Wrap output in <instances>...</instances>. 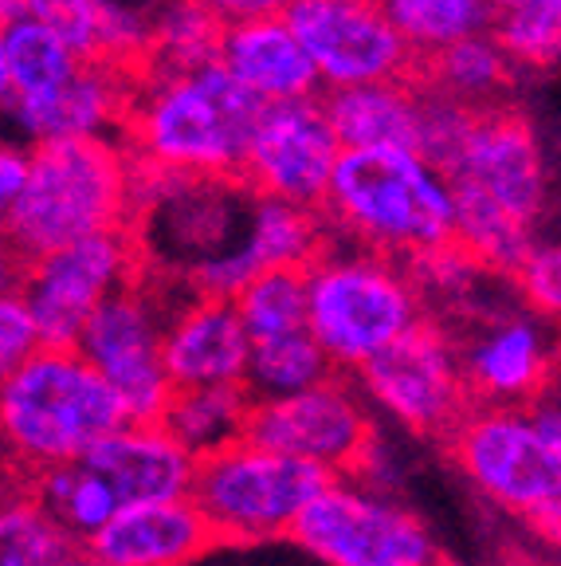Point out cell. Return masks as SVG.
<instances>
[{
    "mask_svg": "<svg viewBox=\"0 0 561 566\" xmlns=\"http://www.w3.org/2000/svg\"><path fill=\"white\" fill-rule=\"evenodd\" d=\"M264 106L220 60L189 71H154V80L130 95L126 130L149 169L240 177Z\"/></svg>",
    "mask_w": 561,
    "mask_h": 566,
    "instance_id": "cell-1",
    "label": "cell"
},
{
    "mask_svg": "<svg viewBox=\"0 0 561 566\" xmlns=\"http://www.w3.org/2000/svg\"><path fill=\"white\" fill-rule=\"evenodd\" d=\"M123 424V398L75 346H40L0 381V437L28 480L83 460Z\"/></svg>",
    "mask_w": 561,
    "mask_h": 566,
    "instance_id": "cell-2",
    "label": "cell"
},
{
    "mask_svg": "<svg viewBox=\"0 0 561 566\" xmlns=\"http://www.w3.org/2000/svg\"><path fill=\"white\" fill-rule=\"evenodd\" d=\"M326 221L396 264L456 244L447 177L413 150H346L326 193Z\"/></svg>",
    "mask_w": 561,
    "mask_h": 566,
    "instance_id": "cell-3",
    "label": "cell"
},
{
    "mask_svg": "<svg viewBox=\"0 0 561 566\" xmlns=\"http://www.w3.org/2000/svg\"><path fill=\"white\" fill-rule=\"evenodd\" d=\"M130 209L134 177L126 154L110 138L40 142L4 240L32 264L75 240L118 232Z\"/></svg>",
    "mask_w": 561,
    "mask_h": 566,
    "instance_id": "cell-4",
    "label": "cell"
},
{
    "mask_svg": "<svg viewBox=\"0 0 561 566\" xmlns=\"http://www.w3.org/2000/svg\"><path fill=\"white\" fill-rule=\"evenodd\" d=\"M421 318V287L396 260L326 244L307 268V331L334 370H366Z\"/></svg>",
    "mask_w": 561,
    "mask_h": 566,
    "instance_id": "cell-5",
    "label": "cell"
},
{
    "mask_svg": "<svg viewBox=\"0 0 561 566\" xmlns=\"http://www.w3.org/2000/svg\"><path fill=\"white\" fill-rule=\"evenodd\" d=\"M330 480L318 464L283 457L244 437L197 460L193 504L209 520L216 543L290 539L295 523Z\"/></svg>",
    "mask_w": 561,
    "mask_h": 566,
    "instance_id": "cell-6",
    "label": "cell"
},
{
    "mask_svg": "<svg viewBox=\"0 0 561 566\" xmlns=\"http://www.w3.org/2000/svg\"><path fill=\"white\" fill-rule=\"evenodd\" d=\"M290 539L322 566H447L413 507L366 480L334 476L295 523Z\"/></svg>",
    "mask_w": 561,
    "mask_h": 566,
    "instance_id": "cell-7",
    "label": "cell"
},
{
    "mask_svg": "<svg viewBox=\"0 0 561 566\" xmlns=\"http://www.w3.org/2000/svg\"><path fill=\"white\" fill-rule=\"evenodd\" d=\"M447 452L475 492L522 523L561 504V457L542 441L527 406H472L447 433Z\"/></svg>",
    "mask_w": 561,
    "mask_h": 566,
    "instance_id": "cell-8",
    "label": "cell"
},
{
    "mask_svg": "<svg viewBox=\"0 0 561 566\" xmlns=\"http://www.w3.org/2000/svg\"><path fill=\"white\" fill-rule=\"evenodd\" d=\"M358 389L369 406L421 437H447L475 401L464 354L432 318H421L401 343L358 370Z\"/></svg>",
    "mask_w": 561,
    "mask_h": 566,
    "instance_id": "cell-9",
    "label": "cell"
},
{
    "mask_svg": "<svg viewBox=\"0 0 561 566\" xmlns=\"http://www.w3.org/2000/svg\"><path fill=\"white\" fill-rule=\"evenodd\" d=\"M134 280H138V244L130 232L118 229L75 240L24 264L17 292L32 311L40 343L71 350L80 346L91 315L106 300L126 292Z\"/></svg>",
    "mask_w": 561,
    "mask_h": 566,
    "instance_id": "cell-10",
    "label": "cell"
},
{
    "mask_svg": "<svg viewBox=\"0 0 561 566\" xmlns=\"http://www.w3.org/2000/svg\"><path fill=\"white\" fill-rule=\"evenodd\" d=\"M161 181L166 186L154 193L134 189V205H141V217H146V252H158L189 280L197 268L244 244L255 209V193L247 189V181L184 174H161Z\"/></svg>",
    "mask_w": 561,
    "mask_h": 566,
    "instance_id": "cell-11",
    "label": "cell"
},
{
    "mask_svg": "<svg viewBox=\"0 0 561 566\" xmlns=\"http://www.w3.org/2000/svg\"><path fill=\"white\" fill-rule=\"evenodd\" d=\"M247 441L318 464L330 476H361L378 449L369 401L338 378L295 398L252 401Z\"/></svg>",
    "mask_w": 561,
    "mask_h": 566,
    "instance_id": "cell-12",
    "label": "cell"
},
{
    "mask_svg": "<svg viewBox=\"0 0 561 566\" xmlns=\"http://www.w3.org/2000/svg\"><path fill=\"white\" fill-rule=\"evenodd\" d=\"M169 315L161 311L154 287L134 280L126 292L106 300L91 315L75 350L106 378V386L123 398L134 424H161L173 398V381L161 363V338Z\"/></svg>",
    "mask_w": 561,
    "mask_h": 566,
    "instance_id": "cell-13",
    "label": "cell"
},
{
    "mask_svg": "<svg viewBox=\"0 0 561 566\" xmlns=\"http://www.w3.org/2000/svg\"><path fill=\"white\" fill-rule=\"evenodd\" d=\"M283 17L334 91L396 83L416 67V52L378 0H290Z\"/></svg>",
    "mask_w": 561,
    "mask_h": 566,
    "instance_id": "cell-14",
    "label": "cell"
},
{
    "mask_svg": "<svg viewBox=\"0 0 561 566\" xmlns=\"http://www.w3.org/2000/svg\"><path fill=\"white\" fill-rule=\"evenodd\" d=\"M342 154L326 103L318 98L267 103L240 177L255 197H275L298 209H322Z\"/></svg>",
    "mask_w": 561,
    "mask_h": 566,
    "instance_id": "cell-15",
    "label": "cell"
},
{
    "mask_svg": "<svg viewBox=\"0 0 561 566\" xmlns=\"http://www.w3.org/2000/svg\"><path fill=\"white\" fill-rule=\"evenodd\" d=\"M447 186H464L483 193L487 201L534 229L546 205V169L542 150L530 123L507 106H483L475 111L464 146L444 169Z\"/></svg>",
    "mask_w": 561,
    "mask_h": 566,
    "instance_id": "cell-16",
    "label": "cell"
},
{
    "mask_svg": "<svg viewBox=\"0 0 561 566\" xmlns=\"http://www.w3.org/2000/svg\"><path fill=\"white\" fill-rule=\"evenodd\" d=\"M161 363L173 389H229L247 381L252 335L232 300L193 295L169 315Z\"/></svg>",
    "mask_w": 561,
    "mask_h": 566,
    "instance_id": "cell-17",
    "label": "cell"
},
{
    "mask_svg": "<svg viewBox=\"0 0 561 566\" xmlns=\"http://www.w3.org/2000/svg\"><path fill=\"white\" fill-rule=\"evenodd\" d=\"M123 507L193 500L197 457L169 437L166 424H123L83 457Z\"/></svg>",
    "mask_w": 561,
    "mask_h": 566,
    "instance_id": "cell-18",
    "label": "cell"
},
{
    "mask_svg": "<svg viewBox=\"0 0 561 566\" xmlns=\"http://www.w3.org/2000/svg\"><path fill=\"white\" fill-rule=\"evenodd\" d=\"M216 547L193 500L123 507L87 543L91 566H189Z\"/></svg>",
    "mask_w": 561,
    "mask_h": 566,
    "instance_id": "cell-19",
    "label": "cell"
},
{
    "mask_svg": "<svg viewBox=\"0 0 561 566\" xmlns=\"http://www.w3.org/2000/svg\"><path fill=\"white\" fill-rule=\"evenodd\" d=\"M220 63L264 103L315 98V87L322 83L287 17H264L224 28Z\"/></svg>",
    "mask_w": 561,
    "mask_h": 566,
    "instance_id": "cell-20",
    "label": "cell"
},
{
    "mask_svg": "<svg viewBox=\"0 0 561 566\" xmlns=\"http://www.w3.org/2000/svg\"><path fill=\"white\" fill-rule=\"evenodd\" d=\"M464 374L479 406H530L550 381V354L527 318H502L464 346Z\"/></svg>",
    "mask_w": 561,
    "mask_h": 566,
    "instance_id": "cell-21",
    "label": "cell"
},
{
    "mask_svg": "<svg viewBox=\"0 0 561 566\" xmlns=\"http://www.w3.org/2000/svg\"><path fill=\"white\" fill-rule=\"evenodd\" d=\"M17 123L24 134L40 142H67V138H106V126L126 118L130 98L123 95V80L106 63H83L80 75L44 98H17L12 103Z\"/></svg>",
    "mask_w": 561,
    "mask_h": 566,
    "instance_id": "cell-22",
    "label": "cell"
},
{
    "mask_svg": "<svg viewBox=\"0 0 561 566\" xmlns=\"http://www.w3.org/2000/svg\"><path fill=\"white\" fill-rule=\"evenodd\" d=\"M326 115L342 150L421 154V87H413L409 80L334 91L326 98Z\"/></svg>",
    "mask_w": 561,
    "mask_h": 566,
    "instance_id": "cell-23",
    "label": "cell"
},
{
    "mask_svg": "<svg viewBox=\"0 0 561 566\" xmlns=\"http://www.w3.org/2000/svg\"><path fill=\"white\" fill-rule=\"evenodd\" d=\"M326 248V229L315 217V209H298V205L275 201V197H255L252 224L240 244L244 260L255 275L295 268L307 272Z\"/></svg>",
    "mask_w": 561,
    "mask_h": 566,
    "instance_id": "cell-24",
    "label": "cell"
},
{
    "mask_svg": "<svg viewBox=\"0 0 561 566\" xmlns=\"http://www.w3.org/2000/svg\"><path fill=\"white\" fill-rule=\"evenodd\" d=\"M247 413H252V394L244 386L229 389H173L161 424L177 444L193 452L197 460L247 437Z\"/></svg>",
    "mask_w": 561,
    "mask_h": 566,
    "instance_id": "cell-25",
    "label": "cell"
},
{
    "mask_svg": "<svg viewBox=\"0 0 561 566\" xmlns=\"http://www.w3.org/2000/svg\"><path fill=\"white\" fill-rule=\"evenodd\" d=\"M0 566H91V558L24 484V492L0 488Z\"/></svg>",
    "mask_w": 561,
    "mask_h": 566,
    "instance_id": "cell-26",
    "label": "cell"
},
{
    "mask_svg": "<svg viewBox=\"0 0 561 566\" xmlns=\"http://www.w3.org/2000/svg\"><path fill=\"white\" fill-rule=\"evenodd\" d=\"M334 378V363L315 343L310 331H290V335L260 338L252 343V363H247L244 389L252 401L295 398L303 389H315Z\"/></svg>",
    "mask_w": 561,
    "mask_h": 566,
    "instance_id": "cell-27",
    "label": "cell"
},
{
    "mask_svg": "<svg viewBox=\"0 0 561 566\" xmlns=\"http://www.w3.org/2000/svg\"><path fill=\"white\" fill-rule=\"evenodd\" d=\"M28 492H32L35 500H40V507H44L63 531H71L83 547L123 512L118 495L110 492L106 480H98L83 460L32 476L28 480Z\"/></svg>",
    "mask_w": 561,
    "mask_h": 566,
    "instance_id": "cell-28",
    "label": "cell"
},
{
    "mask_svg": "<svg viewBox=\"0 0 561 566\" xmlns=\"http://www.w3.org/2000/svg\"><path fill=\"white\" fill-rule=\"evenodd\" d=\"M4 32V60H9V80H12V103L17 98H44L67 87L80 75L83 60L63 44L60 35H52L44 24H35L28 17H17L9 24H0Z\"/></svg>",
    "mask_w": 561,
    "mask_h": 566,
    "instance_id": "cell-29",
    "label": "cell"
},
{
    "mask_svg": "<svg viewBox=\"0 0 561 566\" xmlns=\"http://www.w3.org/2000/svg\"><path fill=\"white\" fill-rule=\"evenodd\" d=\"M424 75H428L432 91L483 111V106H495L491 98L499 95V87L507 83L510 55L502 52L495 35H487V32L467 35L459 44L428 55V60H424Z\"/></svg>",
    "mask_w": 561,
    "mask_h": 566,
    "instance_id": "cell-30",
    "label": "cell"
},
{
    "mask_svg": "<svg viewBox=\"0 0 561 566\" xmlns=\"http://www.w3.org/2000/svg\"><path fill=\"white\" fill-rule=\"evenodd\" d=\"M381 12L413 48L416 60L444 52L467 35H483L495 12L483 0H378Z\"/></svg>",
    "mask_w": 561,
    "mask_h": 566,
    "instance_id": "cell-31",
    "label": "cell"
},
{
    "mask_svg": "<svg viewBox=\"0 0 561 566\" xmlns=\"http://www.w3.org/2000/svg\"><path fill=\"white\" fill-rule=\"evenodd\" d=\"M232 303H236L252 343L307 331V272L279 268V272L255 275Z\"/></svg>",
    "mask_w": 561,
    "mask_h": 566,
    "instance_id": "cell-32",
    "label": "cell"
},
{
    "mask_svg": "<svg viewBox=\"0 0 561 566\" xmlns=\"http://www.w3.org/2000/svg\"><path fill=\"white\" fill-rule=\"evenodd\" d=\"M224 24L197 9L193 0H173L154 28H149V55L158 60V71H189L220 60Z\"/></svg>",
    "mask_w": 561,
    "mask_h": 566,
    "instance_id": "cell-33",
    "label": "cell"
},
{
    "mask_svg": "<svg viewBox=\"0 0 561 566\" xmlns=\"http://www.w3.org/2000/svg\"><path fill=\"white\" fill-rule=\"evenodd\" d=\"M20 17L60 35L83 63H103L106 0H17Z\"/></svg>",
    "mask_w": 561,
    "mask_h": 566,
    "instance_id": "cell-34",
    "label": "cell"
},
{
    "mask_svg": "<svg viewBox=\"0 0 561 566\" xmlns=\"http://www.w3.org/2000/svg\"><path fill=\"white\" fill-rule=\"evenodd\" d=\"M561 0H534L515 12H502L495 40L518 63H558Z\"/></svg>",
    "mask_w": 561,
    "mask_h": 566,
    "instance_id": "cell-35",
    "label": "cell"
},
{
    "mask_svg": "<svg viewBox=\"0 0 561 566\" xmlns=\"http://www.w3.org/2000/svg\"><path fill=\"white\" fill-rule=\"evenodd\" d=\"M518 292L542 318L561 323V244L530 248V256L515 272Z\"/></svg>",
    "mask_w": 561,
    "mask_h": 566,
    "instance_id": "cell-36",
    "label": "cell"
},
{
    "mask_svg": "<svg viewBox=\"0 0 561 566\" xmlns=\"http://www.w3.org/2000/svg\"><path fill=\"white\" fill-rule=\"evenodd\" d=\"M28 166H32V150H20L12 142H0V237L9 232L12 209H17L20 193L28 186Z\"/></svg>",
    "mask_w": 561,
    "mask_h": 566,
    "instance_id": "cell-37",
    "label": "cell"
},
{
    "mask_svg": "<svg viewBox=\"0 0 561 566\" xmlns=\"http://www.w3.org/2000/svg\"><path fill=\"white\" fill-rule=\"evenodd\" d=\"M193 4L209 12V17H216L224 28H232V24H247V20L283 17L290 0H193Z\"/></svg>",
    "mask_w": 561,
    "mask_h": 566,
    "instance_id": "cell-38",
    "label": "cell"
},
{
    "mask_svg": "<svg viewBox=\"0 0 561 566\" xmlns=\"http://www.w3.org/2000/svg\"><path fill=\"white\" fill-rule=\"evenodd\" d=\"M527 413H530V421H534L538 433H542V441L561 457V394L542 389V394L527 406Z\"/></svg>",
    "mask_w": 561,
    "mask_h": 566,
    "instance_id": "cell-39",
    "label": "cell"
},
{
    "mask_svg": "<svg viewBox=\"0 0 561 566\" xmlns=\"http://www.w3.org/2000/svg\"><path fill=\"white\" fill-rule=\"evenodd\" d=\"M20 275H24V260L17 256V248L0 237V300L12 295L20 287Z\"/></svg>",
    "mask_w": 561,
    "mask_h": 566,
    "instance_id": "cell-40",
    "label": "cell"
},
{
    "mask_svg": "<svg viewBox=\"0 0 561 566\" xmlns=\"http://www.w3.org/2000/svg\"><path fill=\"white\" fill-rule=\"evenodd\" d=\"M527 527L534 531V539L550 543V547H561V504H553V507H546V512L530 515Z\"/></svg>",
    "mask_w": 561,
    "mask_h": 566,
    "instance_id": "cell-41",
    "label": "cell"
},
{
    "mask_svg": "<svg viewBox=\"0 0 561 566\" xmlns=\"http://www.w3.org/2000/svg\"><path fill=\"white\" fill-rule=\"evenodd\" d=\"M0 106H12V80H9V60H4V32H0Z\"/></svg>",
    "mask_w": 561,
    "mask_h": 566,
    "instance_id": "cell-42",
    "label": "cell"
},
{
    "mask_svg": "<svg viewBox=\"0 0 561 566\" xmlns=\"http://www.w3.org/2000/svg\"><path fill=\"white\" fill-rule=\"evenodd\" d=\"M12 480H20V472L12 469V457L4 449V437H0V488H12Z\"/></svg>",
    "mask_w": 561,
    "mask_h": 566,
    "instance_id": "cell-43",
    "label": "cell"
},
{
    "mask_svg": "<svg viewBox=\"0 0 561 566\" xmlns=\"http://www.w3.org/2000/svg\"><path fill=\"white\" fill-rule=\"evenodd\" d=\"M483 4L502 17V12H515V9H522V4H534V0H483Z\"/></svg>",
    "mask_w": 561,
    "mask_h": 566,
    "instance_id": "cell-44",
    "label": "cell"
},
{
    "mask_svg": "<svg viewBox=\"0 0 561 566\" xmlns=\"http://www.w3.org/2000/svg\"><path fill=\"white\" fill-rule=\"evenodd\" d=\"M20 17V4L17 0H0V24H9V20Z\"/></svg>",
    "mask_w": 561,
    "mask_h": 566,
    "instance_id": "cell-45",
    "label": "cell"
},
{
    "mask_svg": "<svg viewBox=\"0 0 561 566\" xmlns=\"http://www.w3.org/2000/svg\"><path fill=\"white\" fill-rule=\"evenodd\" d=\"M558 60H561V32H558Z\"/></svg>",
    "mask_w": 561,
    "mask_h": 566,
    "instance_id": "cell-46",
    "label": "cell"
}]
</instances>
